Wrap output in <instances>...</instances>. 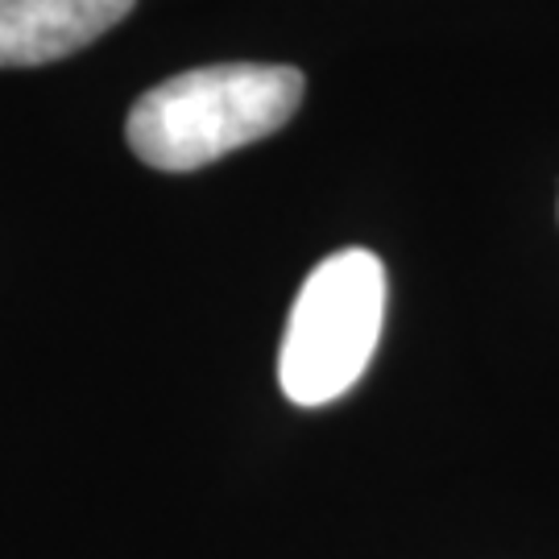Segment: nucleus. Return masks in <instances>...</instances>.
<instances>
[{
    "label": "nucleus",
    "instance_id": "obj_1",
    "mask_svg": "<svg viewBox=\"0 0 559 559\" xmlns=\"http://www.w3.org/2000/svg\"><path fill=\"white\" fill-rule=\"evenodd\" d=\"M299 67L216 62L150 87L124 120V138L145 166L187 175L278 133L302 104Z\"/></svg>",
    "mask_w": 559,
    "mask_h": 559
},
{
    "label": "nucleus",
    "instance_id": "obj_2",
    "mask_svg": "<svg viewBox=\"0 0 559 559\" xmlns=\"http://www.w3.org/2000/svg\"><path fill=\"white\" fill-rule=\"evenodd\" d=\"M385 323V265L369 249L323 258L290 307L278 385L295 406H328L369 369Z\"/></svg>",
    "mask_w": 559,
    "mask_h": 559
},
{
    "label": "nucleus",
    "instance_id": "obj_3",
    "mask_svg": "<svg viewBox=\"0 0 559 559\" xmlns=\"http://www.w3.org/2000/svg\"><path fill=\"white\" fill-rule=\"evenodd\" d=\"M138 0H0V67L75 55L129 17Z\"/></svg>",
    "mask_w": 559,
    "mask_h": 559
}]
</instances>
